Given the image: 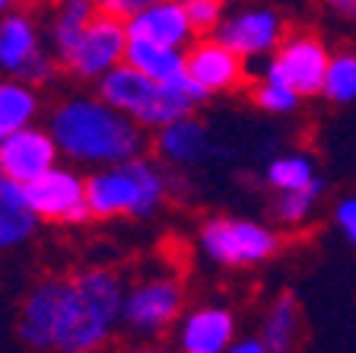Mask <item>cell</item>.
I'll return each instance as SVG.
<instances>
[{
  "label": "cell",
  "mask_w": 356,
  "mask_h": 353,
  "mask_svg": "<svg viewBox=\"0 0 356 353\" xmlns=\"http://www.w3.org/2000/svg\"><path fill=\"white\" fill-rule=\"evenodd\" d=\"M131 42H149L172 52H188L197 42L185 3L178 0H147V7L127 22Z\"/></svg>",
  "instance_id": "5bb4252c"
},
{
  "label": "cell",
  "mask_w": 356,
  "mask_h": 353,
  "mask_svg": "<svg viewBox=\"0 0 356 353\" xmlns=\"http://www.w3.org/2000/svg\"><path fill=\"white\" fill-rule=\"evenodd\" d=\"M134 353H178V350L163 347V344H147V347H140V350H134Z\"/></svg>",
  "instance_id": "4dcf8cb0"
},
{
  "label": "cell",
  "mask_w": 356,
  "mask_h": 353,
  "mask_svg": "<svg viewBox=\"0 0 356 353\" xmlns=\"http://www.w3.org/2000/svg\"><path fill=\"white\" fill-rule=\"evenodd\" d=\"M258 109H264L267 115H289L299 105V96L283 83H270V80H258L252 89Z\"/></svg>",
  "instance_id": "484cf974"
},
{
  "label": "cell",
  "mask_w": 356,
  "mask_h": 353,
  "mask_svg": "<svg viewBox=\"0 0 356 353\" xmlns=\"http://www.w3.org/2000/svg\"><path fill=\"white\" fill-rule=\"evenodd\" d=\"M321 96H327L337 105H350L356 102V52H337L331 54L327 64V77H325V89Z\"/></svg>",
  "instance_id": "d4e9b609"
},
{
  "label": "cell",
  "mask_w": 356,
  "mask_h": 353,
  "mask_svg": "<svg viewBox=\"0 0 356 353\" xmlns=\"http://www.w3.org/2000/svg\"><path fill=\"white\" fill-rule=\"evenodd\" d=\"M26 201L38 220L64 226H80L92 220L86 207V178L74 172V166H58L38 182L26 185Z\"/></svg>",
  "instance_id": "8fae6325"
},
{
  "label": "cell",
  "mask_w": 356,
  "mask_h": 353,
  "mask_svg": "<svg viewBox=\"0 0 356 353\" xmlns=\"http://www.w3.org/2000/svg\"><path fill=\"white\" fill-rule=\"evenodd\" d=\"M0 74L35 89L54 77V58L44 52L38 19L29 10L13 7L7 16H0Z\"/></svg>",
  "instance_id": "52a82bcc"
},
{
  "label": "cell",
  "mask_w": 356,
  "mask_h": 353,
  "mask_svg": "<svg viewBox=\"0 0 356 353\" xmlns=\"http://www.w3.org/2000/svg\"><path fill=\"white\" fill-rule=\"evenodd\" d=\"M96 16H99V3H89V0H64L51 13V22H48V52H51V58L58 64H67L74 58L83 32H86V26Z\"/></svg>",
  "instance_id": "d6986e66"
},
{
  "label": "cell",
  "mask_w": 356,
  "mask_h": 353,
  "mask_svg": "<svg viewBox=\"0 0 356 353\" xmlns=\"http://www.w3.org/2000/svg\"><path fill=\"white\" fill-rule=\"evenodd\" d=\"M226 353H270L261 338H238Z\"/></svg>",
  "instance_id": "f546056e"
},
{
  "label": "cell",
  "mask_w": 356,
  "mask_h": 353,
  "mask_svg": "<svg viewBox=\"0 0 356 353\" xmlns=\"http://www.w3.org/2000/svg\"><path fill=\"white\" fill-rule=\"evenodd\" d=\"M200 255L220 267H254L280 249V235L270 226L245 217H210L197 229Z\"/></svg>",
  "instance_id": "8992f818"
},
{
  "label": "cell",
  "mask_w": 356,
  "mask_h": 353,
  "mask_svg": "<svg viewBox=\"0 0 356 353\" xmlns=\"http://www.w3.org/2000/svg\"><path fill=\"white\" fill-rule=\"evenodd\" d=\"M99 99L131 118L140 131H163L181 118H191L194 102L178 86H165L131 67H118L99 83Z\"/></svg>",
  "instance_id": "277c9868"
},
{
  "label": "cell",
  "mask_w": 356,
  "mask_h": 353,
  "mask_svg": "<svg viewBox=\"0 0 356 353\" xmlns=\"http://www.w3.org/2000/svg\"><path fill=\"white\" fill-rule=\"evenodd\" d=\"M127 45H131V36H127L124 22L99 13L96 19L86 26L74 58L67 61L64 67L74 77H80V80L102 83L108 74H115L118 67H124Z\"/></svg>",
  "instance_id": "30bf717a"
},
{
  "label": "cell",
  "mask_w": 356,
  "mask_h": 353,
  "mask_svg": "<svg viewBox=\"0 0 356 353\" xmlns=\"http://www.w3.org/2000/svg\"><path fill=\"white\" fill-rule=\"evenodd\" d=\"M264 178L277 194H293V191H305V188H312V185L318 182V172H315L312 156L283 153V156H277V159L267 162Z\"/></svg>",
  "instance_id": "603a6c76"
},
{
  "label": "cell",
  "mask_w": 356,
  "mask_h": 353,
  "mask_svg": "<svg viewBox=\"0 0 356 353\" xmlns=\"http://www.w3.org/2000/svg\"><path fill=\"white\" fill-rule=\"evenodd\" d=\"M48 134L54 137L60 156L76 166H92L96 172L137 159L147 147V131L99 96L60 99L48 115Z\"/></svg>",
  "instance_id": "6da1fadb"
},
{
  "label": "cell",
  "mask_w": 356,
  "mask_h": 353,
  "mask_svg": "<svg viewBox=\"0 0 356 353\" xmlns=\"http://www.w3.org/2000/svg\"><path fill=\"white\" fill-rule=\"evenodd\" d=\"M178 353H226L236 344V315L222 306H197L178 322Z\"/></svg>",
  "instance_id": "2e32d148"
},
{
  "label": "cell",
  "mask_w": 356,
  "mask_h": 353,
  "mask_svg": "<svg viewBox=\"0 0 356 353\" xmlns=\"http://www.w3.org/2000/svg\"><path fill=\"white\" fill-rule=\"evenodd\" d=\"M334 223L343 233V239L356 249V194L353 198H343L341 204L334 207Z\"/></svg>",
  "instance_id": "83f0119b"
},
{
  "label": "cell",
  "mask_w": 356,
  "mask_h": 353,
  "mask_svg": "<svg viewBox=\"0 0 356 353\" xmlns=\"http://www.w3.org/2000/svg\"><path fill=\"white\" fill-rule=\"evenodd\" d=\"M327 64H331V52H327V45L318 36H312V32H289L286 42L280 45V52L264 61L261 80L283 83L299 99L321 96Z\"/></svg>",
  "instance_id": "ba28073f"
},
{
  "label": "cell",
  "mask_w": 356,
  "mask_h": 353,
  "mask_svg": "<svg viewBox=\"0 0 356 353\" xmlns=\"http://www.w3.org/2000/svg\"><path fill=\"white\" fill-rule=\"evenodd\" d=\"M169 198V178L163 166L147 156L127 159L86 175V207L92 220H147Z\"/></svg>",
  "instance_id": "3957f363"
},
{
  "label": "cell",
  "mask_w": 356,
  "mask_h": 353,
  "mask_svg": "<svg viewBox=\"0 0 356 353\" xmlns=\"http://www.w3.org/2000/svg\"><path fill=\"white\" fill-rule=\"evenodd\" d=\"M286 22L274 7H238L229 10L213 38H220L242 61L274 58L286 42Z\"/></svg>",
  "instance_id": "9c48e42d"
},
{
  "label": "cell",
  "mask_w": 356,
  "mask_h": 353,
  "mask_svg": "<svg viewBox=\"0 0 356 353\" xmlns=\"http://www.w3.org/2000/svg\"><path fill=\"white\" fill-rule=\"evenodd\" d=\"M321 194H325V182H315L305 191H293V194H277L274 201V217L283 223L286 229H299L312 220L315 207H318Z\"/></svg>",
  "instance_id": "cb8c5ba5"
},
{
  "label": "cell",
  "mask_w": 356,
  "mask_h": 353,
  "mask_svg": "<svg viewBox=\"0 0 356 353\" xmlns=\"http://www.w3.org/2000/svg\"><path fill=\"white\" fill-rule=\"evenodd\" d=\"M38 89L22 80H0V143L13 134L35 127L38 118Z\"/></svg>",
  "instance_id": "44dd1931"
},
{
  "label": "cell",
  "mask_w": 356,
  "mask_h": 353,
  "mask_svg": "<svg viewBox=\"0 0 356 353\" xmlns=\"http://www.w3.org/2000/svg\"><path fill=\"white\" fill-rule=\"evenodd\" d=\"M185 70L197 86H204L213 96V93H229V89L242 86L248 80V70H245V61L236 52H229L220 38H197L185 52Z\"/></svg>",
  "instance_id": "9a60e30c"
},
{
  "label": "cell",
  "mask_w": 356,
  "mask_h": 353,
  "mask_svg": "<svg viewBox=\"0 0 356 353\" xmlns=\"http://www.w3.org/2000/svg\"><path fill=\"white\" fill-rule=\"evenodd\" d=\"M124 64L137 74L149 77L156 83H178L185 77V52H172V48H159L149 42H131L127 45V58Z\"/></svg>",
  "instance_id": "7402d4cb"
},
{
  "label": "cell",
  "mask_w": 356,
  "mask_h": 353,
  "mask_svg": "<svg viewBox=\"0 0 356 353\" xmlns=\"http://www.w3.org/2000/svg\"><path fill=\"white\" fill-rule=\"evenodd\" d=\"M302 334V312L293 293H280L270 306H267L264 318H261V334L264 347L270 353H293Z\"/></svg>",
  "instance_id": "ffe728a7"
},
{
  "label": "cell",
  "mask_w": 356,
  "mask_h": 353,
  "mask_svg": "<svg viewBox=\"0 0 356 353\" xmlns=\"http://www.w3.org/2000/svg\"><path fill=\"white\" fill-rule=\"evenodd\" d=\"M185 10H188V19H191L194 32L200 38L216 36V29L226 19V10H222L220 0H185Z\"/></svg>",
  "instance_id": "4316f807"
},
{
  "label": "cell",
  "mask_w": 356,
  "mask_h": 353,
  "mask_svg": "<svg viewBox=\"0 0 356 353\" xmlns=\"http://www.w3.org/2000/svg\"><path fill=\"white\" fill-rule=\"evenodd\" d=\"M127 283L111 267L64 274L51 353H99L121 328Z\"/></svg>",
  "instance_id": "7a4b0ae2"
},
{
  "label": "cell",
  "mask_w": 356,
  "mask_h": 353,
  "mask_svg": "<svg viewBox=\"0 0 356 353\" xmlns=\"http://www.w3.org/2000/svg\"><path fill=\"white\" fill-rule=\"evenodd\" d=\"M156 156L169 166H200V162H210L216 156V143L210 137L207 125H200L197 118H181L175 125L156 131Z\"/></svg>",
  "instance_id": "e0dca14e"
},
{
  "label": "cell",
  "mask_w": 356,
  "mask_h": 353,
  "mask_svg": "<svg viewBox=\"0 0 356 353\" xmlns=\"http://www.w3.org/2000/svg\"><path fill=\"white\" fill-rule=\"evenodd\" d=\"M143 7H147V0H105V3H99V13H105L127 26Z\"/></svg>",
  "instance_id": "f1b7e54d"
},
{
  "label": "cell",
  "mask_w": 356,
  "mask_h": 353,
  "mask_svg": "<svg viewBox=\"0 0 356 353\" xmlns=\"http://www.w3.org/2000/svg\"><path fill=\"white\" fill-rule=\"evenodd\" d=\"M10 10H13V7H10L7 0H0V16H7V13H10Z\"/></svg>",
  "instance_id": "1f68e13d"
},
{
  "label": "cell",
  "mask_w": 356,
  "mask_h": 353,
  "mask_svg": "<svg viewBox=\"0 0 356 353\" xmlns=\"http://www.w3.org/2000/svg\"><path fill=\"white\" fill-rule=\"evenodd\" d=\"M185 309V283L175 274H153L131 283L121 309V331L140 340L143 347L156 344L175 322H181Z\"/></svg>",
  "instance_id": "5b68a950"
},
{
  "label": "cell",
  "mask_w": 356,
  "mask_h": 353,
  "mask_svg": "<svg viewBox=\"0 0 356 353\" xmlns=\"http://www.w3.org/2000/svg\"><path fill=\"white\" fill-rule=\"evenodd\" d=\"M60 150L54 137L42 127H29L22 134H13L0 143V175H7L16 185H32L42 175L60 166Z\"/></svg>",
  "instance_id": "4fadbf2b"
},
{
  "label": "cell",
  "mask_w": 356,
  "mask_h": 353,
  "mask_svg": "<svg viewBox=\"0 0 356 353\" xmlns=\"http://www.w3.org/2000/svg\"><path fill=\"white\" fill-rule=\"evenodd\" d=\"M38 217L32 214L26 188L0 175V251H13L38 233Z\"/></svg>",
  "instance_id": "ac0fdd59"
},
{
  "label": "cell",
  "mask_w": 356,
  "mask_h": 353,
  "mask_svg": "<svg viewBox=\"0 0 356 353\" xmlns=\"http://www.w3.org/2000/svg\"><path fill=\"white\" fill-rule=\"evenodd\" d=\"M60 290H64V277L51 274V277L35 280L29 293L22 296L19 315H16V334L32 353H51L58 309H60Z\"/></svg>",
  "instance_id": "7c38bea8"
}]
</instances>
